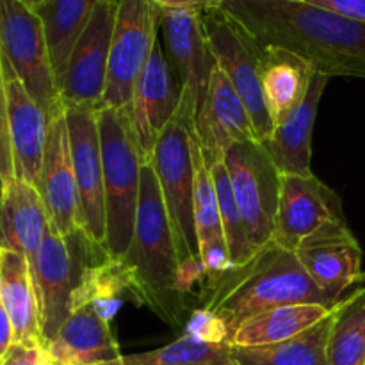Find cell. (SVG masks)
<instances>
[{"instance_id":"obj_1","label":"cell","mask_w":365,"mask_h":365,"mask_svg":"<svg viewBox=\"0 0 365 365\" xmlns=\"http://www.w3.org/2000/svg\"><path fill=\"white\" fill-rule=\"evenodd\" d=\"M230 14L260 46L302 57L316 73L365 78V24L307 2L227 0Z\"/></svg>"},{"instance_id":"obj_2","label":"cell","mask_w":365,"mask_h":365,"mask_svg":"<svg viewBox=\"0 0 365 365\" xmlns=\"http://www.w3.org/2000/svg\"><path fill=\"white\" fill-rule=\"evenodd\" d=\"M123 262L130 273V302L148 307L170 327H184L189 298L180 285V259L152 164H143L134 235Z\"/></svg>"},{"instance_id":"obj_3","label":"cell","mask_w":365,"mask_h":365,"mask_svg":"<svg viewBox=\"0 0 365 365\" xmlns=\"http://www.w3.org/2000/svg\"><path fill=\"white\" fill-rule=\"evenodd\" d=\"M200 303L212 310L234 331L250 317L292 303H330L305 273L294 252L271 239L246 262L232 266L205 285Z\"/></svg>"},{"instance_id":"obj_4","label":"cell","mask_w":365,"mask_h":365,"mask_svg":"<svg viewBox=\"0 0 365 365\" xmlns=\"http://www.w3.org/2000/svg\"><path fill=\"white\" fill-rule=\"evenodd\" d=\"M195 102L184 89L180 107L160 134L150 160L173 230L180 285L187 298L198 282H205L195 227Z\"/></svg>"},{"instance_id":"obj_5","label":"cell","mask_w":365,"mask_h":365,"mask_svg":"<svg viewBox=\"0 0 365 365\" xmlns=\"http://www.w3.org/2000/svg\"><path fill=\"white\" fill-rule=\"evenodd\" d=\"M102 146L103 198H106V248L110 255L123 257L134 235L141 192V150L135 143L127 107L98 110Z\"/></svg>"},{"instance_id":"obj_6","label":"cell","mask_w":365,"mask_h":365,"mask_svg":"<svg viewBox=\"0 0 365 365\" xmlns=\"http://www.w3.org/2000/svg\"><path fill=\"white\" fill-rule=\"evenodd\" d=\"M103 250L106 246L93 241L82 228L68 235L50 228L45 235L41 248L31 260L45 344L71 316V299L86 267Z\"/></svg>"},{"instance_id":"obj_7","label":"cell","mask_w":365,"mask_h":365,"mask_svg":"<svg viewBox=\"0 0 365 365\" xmlns=\"http://www.w3.org/2000/svg\"><path fill=\"white\" fill-rule=\"evenodd\" d=\"M0 48L25 89L52 120L64 103L45 27L27 0H0Z\"/></svg>"},{"instance_id":"obj_8","label":"cell","mask_w":365,"mask_h":365,"mask_svg":"<svg viewBox=\"0 0 365 365\" xmlns=\"http://www.w3.org/2000/svg\"><path fill=\"white\" fill-rule=\"evenodd\" d=\"M207 39L220 70L241 96L259 141L269 138L273 121L262 93V46L223 9L203 13Z\"/></svg>"},{"instance_id":"obj_9","label":"cell","mask_w":365,"mask_h":365,"mask_svg":"<svg viewBox=\"0 0 365 365\" xmlns=\"http://www.w3.org/2000/svg\"><path fill=\"white\" fill-rule=\"evenodd\" d=\"M253 252L274 237L282 173L262 143H237L223 153Z\"/></svg>"},{"instance_id":"obj_10","label":"cell","mask_w":365,"mask_h":365,"mask_svg":"<svg viewBox=\"0 0 365 365\" xmlns=\"http://www.w3.org/2000/svg\"><path fill=\"white\" fill-rule=\"evenodd\" d=\"M163 11L153 0H118L102 109H125L159 39Z\"/></svg>"},{"instance_id":"obj_11","label":"cell","mask_w":365,"mask_h":365,"mask_svg":"<svg viewBox=\"0 0 365 365\" xmlns=\"http://www.w3.org/2000/svg\"><path fill=\"white\" fill-rule=\"evenodd\" d=\"M118 0H100L71 48L59 86L64 107L102 109Z\"/></svg>"},{"instance_id":"obj_12","label":"cell","mask_w":365,"mask_h":365,"mask_svg":"<svg viewBox=\"0 0 365 365\" xmlns=\"http://www.w3.org/2000/svg\"><path fill=\"white\" fill-rule=\"evenodd\" d=\"M184 98V84L164 53L157 39L148 63L134 84L130 103L127 106L130 127L145 164L152 160L157 141L166 125L173 120Z\"/></svg>"},{"instance_id":"obj_13","label":"cell","mask_w":365,"mask_h":365,"mask_svg":"<svg viewBox=\"0 0 365 365\" xmlns=\"http://www.w3.org/2000/svg\"><path fill=\"white\" fill-rule=\"evenodd\" d=\"M64 114L77 178L82 230L95 242L106 245V198L98 110L68 106L64 107Z\"/></svg>"},{"instance_id":"obj_14","label":"cell","mask_w":365,"mask_h":365,"mask_svg":"<svg viewBox=\"0 0 365 365\" xmlns=\"http://www.w3.org/2000/svg\"><path fill=\"white\" fill-rule=\"evenodd\" d=\"M334 223H346L342 202L334 189L314 173L282 175L273 241L294 252L303 239Z\"/></svg>"},{"instance_id":"obj_15","label":"cell","mask_w":365,"mask_h":365,"mask_svg":"<svg viewBox=\"0 0 365 365\" xmlns=\"http://www.w3.org/2000/svg\"><path fill=\"white\" fill-rule=\"evenodd\" d=\"M294 253L330 307L337 305L353 284H359L364 252L348 223L319 228L303 239Z\"/></svg>"},{"instance_id":"obj_16","label":"cell","mask_w":365,"mask_h":365,"mask_svg":"<svg viewBox=\"0 0 365 365\" xmlns=\"http://www.w3.org/2000/svg\"><path fill=\"white\" fill-rule=\"evenodd\" d=\"M163 48L195 102L196 113L205 100L216 59L207 39L202 11H163Z\"/></svg>"},{"instance_id":"obj_17","label":"cell","mask_w":365,"mask_h":365,"mask_svg":"<svg viewBox=\"0 0 365 365\" xmlns=\"http://www.w3.org/2000/svg\"><path fill=\"white\" fill-rule=\"evenodd\" d=\"M38 191L48 212L50 228L61 235L81 230V205L71 159L70 132L64 109L48 120L45 157Z\"/></svg>"},{"instance_id":"obj_18","label":"cell","mask_w":365,"mask_h":365,"mask_svg":"<svg viewBox=\"0 0 365 365\" xmlns=\"http://www.w3.org/2000/svg\"><path fill=\"white\" fill-rule=\"evenodd\" d=\"M4 75H6L7 118H9L14 178H20L38 187L46 148V135H48V118L21 84L6 57H4Z\"/></svg>"},{"instance_id":"obj_19","label":"cell","mask_w":365,"mask_h":365,"mask_svg":"<svg viewBox=\"0 0 365 365\" xmlns=\"http://www.w3.org/2000/svg\"><path fill=\"white\" fill-rule=\"evenodd\" d=\"M195 132L200 146L212 155H223L232 145L257 139L245 102L217 64L205 100L196 113Z\"/></svg>"},{"instance_id":"obj_20","label":"cell","mask_w":365,"mask_h":365,"mask_svg":"<svg viewBox=\"0 0 365 365\" xmlns=\"http://www.w3.org/2000/svg\"><path fill=\"white\" fill-rule=\"evenodd\" d=\"M50 365H123L110 323L93 307L75 310L45 344Z\"/></svg>"},{"instance_id":"obj_21","label":"cell","mask_w":365,"mask_h":365,"mask_svg":"<svg viewBox=\"0 0 365 365\" xmlns=\"http://www.w3.org/2000/svg\"><path fill=\"white\" fill-rule=\"evenodd\" d=\"M328 78L314 73L303 102L260 141L282 175H312V130Z\"/></svg>"},{"instance_id":"obj_22","label":"cell","mask_w":365,"mask_h":365,"mask_svg":"<svg viewBox=\"0 0 365 365\" xmlns=\"http://www.w3.org/2000/svg\"><path fill=\"white\" fill-rule=\"evenodd\" d=\"M48 230V212L38 187L14 178L0 196V248L14 250L31 262Z\"/></svg>"},{"instance_id":"obj_23","label":"cell","mask_w":365,"mask_h":365,"mask_svg":"<svg viewBox=\"0 0 365 365\" xmlns=\"http://www.w3.org/2000/svg\"><path fill=\"white\" fill-rule=\"evenodd\" d=\"M0 302L13 323L14 344L45 346L31 262L9 248H0Z\"/></svg>"},{"instance_id":"obj_24","label":"cell","mask_w":365,"mask_h":365,"mask_svg":"<svg viewBox=\"0 0 365 365\" xmlns=\"http://www.w3.org/2000/svg\"><path fill=\"white\" fill-rule=\"evenodd\" d=\"M262 50V93L274 128L303 102L316 71L289 50L277 46Z\"/></svg>"},{"instance_id":"obj_25","label":"cell","mask_w":365,"mask_h":365,"mask_svg":"<svg viewBox=\"0 0 365 365\" xmlns=\"http://www.w3.org/2000/svg\"><path fill=\"white\" fill-rule=\"evenodd\" d=\"M331 309L319 303H292L274 307L246 319L234 331L230 344L235 348H255L289 341L316 327L331 312Z\"/></svg>"},{"instance_id":"obj_26","label":"cell","mask_w":365,"mask_h":365,"mask_svg":"<svg viewBox=\"0 0 365 365\" xmlns=\"http://www.w3.org/2000/svg\"><path fill=\"white\" fill-rule=\"evenodd\" d=\"M337 305L316 327L303 334L269 346L235 348V365H330L328 342L334 328Z\"/></svg>"},{"instance_id":"obj_27","label":"cell","mask_w":365,"mask_h":365,"mask_svg":"<svg viewBox=\"0 0 365 365\" xmlns=\"http://www.w3.org/2000/svg\"><path fill=\"white\" fill-rule=\"evenodd\" d=\"M98 2L100 0H45L36 7L46 32L57 86L63 82L71 48Z\"/></svg>"},{"instance_id":"obj_28","label":"cell","mask_w":365,"mask_h":365,"mask_svg":"<svg viewBox=\"0 0 365 365\" xmlns=\"http://www.w3.org/2000/svg\"><path fill=\"white\" fill-rule=\"evenodd\" d=\"M330 365H365V287L337 303L328 342Z\"/></svg>"},{"instance_id":"obj_29","label":"cell","mask_w":365,"mask_h":365,"mask_svg":"<svg viewBox=\"0 0 365 365\" xmlns=\"http://www.w3.org/2000/svg\"><path fill=\"white\" fill-rule=\"evenodd\" d=\"M203 157H205L207 168H209L210 178H212L214 189H216L221 223H223L225 237H227L228 250H230L232 264H234V266H239V264L246 262L255 252H253L252 245H250L248 241L246 225L245 220H242L237 200H235L230 175H228L223 155H212V153L203 150Z\"/></svg>"},{"instance_id":"obj_30","label":"cell","mask_w":365,"mask_h":365,"mask_svg":"<svg viewBox=\"0 0 365 365\" xmlns=\"http://www.w3.org/2000/svg\"><path fill=\"white\" fill-rule=\"evenodd\" d=\"M123 365H235L230 342H202L178 337L153 351L123 355Z\"/></svg>"},{"instance_id":"obj_31","label":"cell","mask_w":365,"mask_h":365,"mask_svg":"<svg viewBox=\"0 0 365 365\" xmlns=\"http://www.w3.org/2000/svg\"><path fill=\"white\" fill-rule=\"evenodd\" d=\"M182 335L202 342L232 341V331L228 328V324L217 314L205 309V307H198V309L189 312L187 321L184 324V334Z\"/></svg>"},{"instance_id":"obj_32","label":"cell","mask_w":365,"mask_h":365,"mask_svg":"<svg viewBox=\"0 0 365 365\" xmlns=\"http://www.w3.org/2000/svg\"><path fill=\"white\" fill-rule=\"evenodd\" d=\"M14 180L13 152L9 141V118H7V91L4 75V56L0 50V196L4 187Z\"/></svg>"},{"instance_id":"obj_33","label":"cell","mask_w":365,"mask_h":365,"mask_svg":"<svg viewBox=\"0 0 365 365\" xmlns=\"http://www.w3.org/2000/svg\"><path fill=\"white\" fill-rule=\"evenodd\" d=\"M0 365H50V359L41 344H13Z\"/></svg>"},{"instance_id":"obj_34","label":"cell","mask_w":365,"mask_h":365,"mask_svg":"<svg viewBox=\"0 0 365 365\" xmlns=\"http://www.w3.org/2000/svg\"><path fill=\"white\" fill-rule=\"evenodd\" d=\"M305 2L365 24V0H305Z\"/></svg>"},{"instance_id":"obj_35","label":"cell","mask_w":365,"mask_h":365,"mask_svg":"<svg viewBox=\"0 0 365 365\" xmlns=\"http://www.w3.org/2000/svg\"><path fill=\"white\" fill-rule=\"evenodd\" d=\"M160 11H180L192 9L209 13V11L223 9L227 0H153Z\"/></svg>"},{"instance_id":"obj_36","label":"cell","mask_w":365,"mask_h":365,"mask_svg":"<svg viewBox=\"0 0 365 365\" xmlns=\"http://www.w3.org/2000/svg\"><path fill=\"white\" fill-rule=\"evenodd\" d=\"M14 344V330L13 323H11L9 316H7L6 309H4L2 302H0V362L9 351L11 346Z\"/></svg>"},{"instance_id":"obj_37","label":"cell","mask_w":365,"mask_h":365,"mask_svg":"<svg viewBox=\"0 0 365 365\" xmlns=\"http://www.w3.org/2000/svg\"><path fill=\"white\" fill-rule=\"evenodd\" d=\"M43 2H45V0H29V4H31V6L34 7V9H36V7H39V6H41Z\"/></svg>"},{"instance_id":"obj_38","label":"cell","mask_w":365,"mask_h":365,"mask_svg":"<svg viewBox=\"0 0 365 365\" xmlns=\"http://www.w3.org/2000/svg\"><path fill=\"white\" fill-rule=\"evenodd\" d=\"M359 284H364V287H365V271H362V274H360V278H359Z\"/></svg>"},{"instance_id":"obj_39","label":"cell","mask_w":365,"mask_h":365,"mask_svg":"<svg viewBox=\"0 0 365 365\" xmlns=\"http://www.w3.org/2000/svg\"><path fill=\"white\" fill-rule=\"evenodd\" d=\"M289 2H305V0H289Z\"/></svg>"},{"instance_id":"obj_40","label":"cell","mask_w":365,"mask_h":365,"mask_svg":"<svg viewBox=\"0 0 365 365\" xmlns=\"http://www.w3.org/2000/svg\"><path fill=\"white\" fill-rule=\"evenodd\" d=\"M27 2H29V0H27Z\"/></svg>"}]
</instances>
